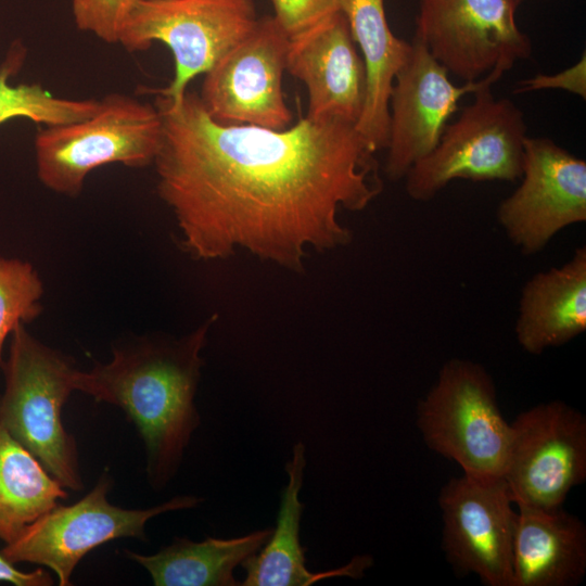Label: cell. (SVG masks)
<instances>
[{
	"label": "cell",
	"instance_id": "cell-1",
	"mask_svg": "<svg viewBox=\"0 0 586 586\" xmlns=\"http://www.w3.org/2000/svg\"><path fill=\"white\" fill-rule=\"evenodd\" d=\"M160 198L196 259L238 250L300 269L308 250L351 241L340 209L366 208L382 191L374 153L355 125L300 118L281 130L222 125L199 94L156 95Z\"/></svg>",
	"mask_w": 586,
	"mask_h": 586
},
{
	"label": "cell",
	"instance_id": "cell-2",
	"mask_svg": "<svg viewBox=\"0 0 586 586\" xmlns=\"http://www.w3.org/2000/svg\"><path fill=\"white\" fill-rule=\"evenodd\" d=\"M211 318L181 339L140 336L113 347L105 364L76 370L75 391L122 409L144 446L148 481L164 488L200 425L194 398Z\"/></svg>",
	"mask_w": 586,
	"mask_h": 586
},
{
	"label": "cell",
	"instance_id": "cell-3",
	"mask_svg": "<svg viewBox=\"0 0 586 586\" xmlns=\"http://www.w3.org/2000/svg\"><path fill=\"white\" fill-rule=\"evenodd\" d=\"M20 324L10 336L0 366L4 388L0 422L65 488L84 487L74 436L62 422V408L75 391L73 360Z\"/></svg>",
	"mask_w": 586,
	"mask_h": 586
},
{
	"label": "cell",
	"instance_id": "cell-4",
	"mask_svg": "<svg viewBox=\"0 0 586 586\" xmlns=\"http://www.w3.org/2000/svg\"><path fill=\"white\" fill-rule=\"evenodd\" d=\"M162 141V118L154 104L124 93L99 100L90 116L41 127L34 142L37 176L49 190L77 196L94 169L154 163Z\"/></svg>",
	"mask_w": 586,
	"mask_h": 586
},
{
	"label": "cell",
	"instance_id": "cell-5",
	"mask_svg": "<svg viewBox=\"0 0 586 586\" xmlns=\"http://www.w3.org/2000/svg\"><path fill=\"white\" fill-rule=\"evenodd\" d=\"M416 424L424 444L463 473L499 477L510 422L499 409L492 375L479 362L453 358L418 403Z\"/></svg>",
	"mask_w": 586,
	"mask_h": 586
},
{
	"label": "cell",
	"instance_id": "cell-6",
	"mask_svg": "<svg viewBox=\"0 0 586 586\" xmlns=\"http://www.w3.org/2000/svg\"><path fill=\"white\" fill-rule=\"evenodd\" d=\"M446 125L436 146L405 176L415 201H429L456 179L515 181L521 178L527 126L523 112L491 87Z\"/></svg>",
	"mask_w": 586,
	"mask_h": 586
},
{
	"label": "cell",
	"instance_id": "cell-7",
	"mask_svg": "<svg viewBox=\"0 0 586 586\" xmlns=\"http://www.w3.org/2000/svg\"><path fill=\"white\" fill-rule=\"evenodd\" d=\"M257 20L253 0H141L118 43L129 52L164 43L173 54L174 76L168 86L149 92L178 100L190 81L239 43Z\"/></svg>",
	"mask_w": 586,
	"mask_h": 586
},
{
	"label": "cell",
	"instance_id": "cell-8",
	"mask_svg": "<svg viewBox=\"0 0 586 586\" xmlns=\"http://www.w3.org/2000/svg\"><path fill=\"white\" fill-rule=\"evenodd\" d=\"M111 487L110 475L103 473L81 499L67 506L58 504L27 525L13 542L4 544L2 555L14 564L49 568L60 586H68L75 568L92 549L119 538L145 539L150 519L202 501L184 495L148 509H125L109 501Z\"/></svg>",
	"mask_w": 586,
	"mask_h": 586
},
{
	"label": "cell",
	"instance_id": "cell-9",
	"mask_svg": "<svg viewBox=\"0 0 586 586\" xmlns=\"http://www.w3.org/2000/svg\"><path fill=\"white\" fill-rule=\"evenodd\" d=\"M517 0H420L417 38L449 74L464 82L497 81L531 56L518 26Z\"/></svg>",
	"mask_w": 586,
	"mask_h": 586
},
{
	"label": "cell",
	"instance_id": "cell-10",
	"mask_svg": "<svg viewBox=\"0 0 586 586\" xmlns=\"http://www.w3.org/2000/svg\"><path fill=\"white\" fill-rule=\"evenodd\" d=\"M501 477L514 505L563 506L586 480V417L558 399L520 412L510 422Z\"/></svg>",
	"mask_w": 586,
	"mask_h": 586
},
{
	"label": "cell",
	"instance_id": "cell-11",
	"mask_svg": "<svg viewBox=\"0 0 586 586\" xmlns=\"http://www.w3.org/2000/svg\"><path fill=\"white\" fill-rule=\"evenodd\" d=\"M437 504L442 550L453 570L474 574L485 586H511L517 511L504 479L450 477Z\"/></svg>",
	"mask_w": 586,
	"mask_h": 586
},
{
	"label": "cell",
	"instance_id": "cell-12",
	"mask_svg": "<svg viewBox=\"0 0 586 586\" xmlns=\"http://www.w3.org/2000/svg\"><path fill=\"white\" fill-rule=\"evenodd\" d=\"M289 39L272 15L253 29L204 75L200 100L215 122L281 130L291 126L282 76Z\"/></svg>",
	"mask_w": 586,
	"mask_h": 586
},
{
	"label": "cell",
	"instance_id": "cell-13",
	"mask_svg": "<svg viewBox=\"0 0 586 586\" xmlns=\"http://www.w3.org/2000/svg\"><path fill=\"white\" fill-rule=\"evenodd\" d=\"M519 188L504 199L498 221L526 255L563 228L586 221V162L549 138L526 137Z\"/></svg>",
	"mask_w": 586,
	"mask_h": 586
},
{
	"label": "cell",
	"instance_id": "cell-14",
	"mask_svg": "<svg viewBox=\"0 0 586 586\" xmlns=\"http://www.w3.org/2000/svg\"><path fill=\"white\" fill-rule=\"evenodd\" d=\"M410 53L397 72L388 100L385 174L405 178L409 169L438 143L459 100L495 81L455 85L447 69L413 37Z\"/></svg>",
	"mask_w": 586,
	"mask_h": 586
},
{
	"label": "cell",
	"instance_id": "cell-15",
	"mask_svg": "<svg viewBox=\"0 0 586 586\" xmlns=\"http://www.w3.org/2000/svg\"><path fill=\"white\" fill-rule=\"evenodd\" d=\"M285 69L307 89L305 117L356 126L365 106L367 78L342 11L289 42Z\"/></svg>",
	"mask_w": 586,
	"mask_h": 586
},
{
	"label": "cell",
	"instance_id": "cell-16",
	"mask_svg": "<svg viewBox=\"0 0 586 586\" xmlns=\"http://www.w3.org/2000/svg\"><path fill=\"white\" fill-rule=\"evenodd\" d=\"M511 586H575L586 575V526L563 506L517 504Z\"/></svg>",
	"mask_w": 586,
	"mask_h": 586
},
{
	"label": "cell",
	"instance_id": "cell-17",
	"mask_svg": "<svg viewBox=\"0 0 586 586\" xmlns=\"http://www.w3.org/2000/svg\"><path fill=\"white\" fill-rule=\"evenodd\" d=\"M586 330V249L559 267L535 273L524 284L515 337L526 353L540 355Z\"/></svg>",
	"mask_w": 586,
	"mask_h": 586
},
{
	"label": "cell",
	"instance_id": "cell-18",
	"mask_svg": "<svg viewBox=\"0 0 586 586\" xmlns=\"http://www.w3.org/2000/svg\"><path fill=\"white\" fill-rule=\"evenodd\" d=\"M305 468V446L296 443L285 463L288 483L281 495L276 526L266 544L241 564L245 571L242 586H310L332 577L360 578L372 565V557L362 555L334 570L319 573L307 570L305 548L300 538L304 509L300 492Z\"/></svg>",
	"mask_w": 586,
	"mask_h": 586
},
{
	"label": "cell",
	"instance_id": "cell-19",
	"mask_svg": "<svg viewBox=\"0 0 586 586\" xmlns=\"http://www.w3.org/2000/svg\"><path fill=\"white\" fill-rule=\"evenodd\" d=\"M341 11L361 52L367 78L365 106L355 127L367 145L377 152L387 143L390 94L411 43L392 33L384 0H341Z\"/></svg>",
	"mask_w": 586,
	"mask_h": 586
},
{
	"label": "cell",
	"instance_id": "cell-20",
	"mask_svg": "<svg viewBox=\"0 0 586 586\" xmlns=\"http://www.w3.org/2000/svg\"><path fill=\"white\" fill-rule=\"evenodd\" d=\"M271 533L267 527L233 538L193 542L176 537L153 555L124 553L144 568L156 586H237L241 582L234 577V569L255 555Z\"/></svg>",
	"mask_w": 586,
	"mask_h": 586
},
{
	"label": "cell",
	"instance_id": "cell-21",
	"mask_svg": "<svg viewBox=\"0 0 586 586\" xmlns=\"http://www.w3.org/2000/svg\"><path fill=\"white\" fill-rule=\"evenodd\" d=\"M65 487L0 422V540L21 532L60 500Z\"/></svg>",
	"mask_w": 586,
	"mask_h": 586
},
{
	"label": "cell",
	"instance_id": "cell-22",
	"mask_svg": "<svg viewBox=\"0 0 586 586\" xmlns=\"http://www.w3.org/2000/svg\"><path fill=\"white\" fill-rule=\"evenodd\" d=\"M24 58L25 49L13 47L0 67V126L14 118L54 126L81 120L95 112L97 99L60 98L39 84L9 82L21 68Z\"/></svg>",
	"mask_w": 586,
	"mask_h": 586
},
{
	"label": "cell",
	"instance_id": "cell-23",
	"mask_svg": "<svg viewBox=\"0 0 586 586\" xmlns=\"http://www.w3.org/2000/svg\"><path fill=\"white\" fill-rule=\"evenodd\" d=\"M42 295L43 283L29 262L0 254V366L7 339L41 314Z\"/></svg>",
	"mask_w": 586,
	"mask_h": 586
},
{
	"label": "cell",
	"instance_id": "cell-24",
	"mask_svg": "<svg viewBox=\"0 0 586 586\" xmlns=\"http://www.w3.org/2000/svg\"><path fill=\"white\" fill-rule=\"evenodd\" d=\"M141 0H71L76 27L106 43H118L122 31Z\"/></svg>",
	"mask_w": 586,
	"mask_h": 586
},
{
	"label": "cell",
	"instance_id": "cell-25",
	"mask_svg": "<svg viewBox=\"0 0 586 586\" xmlns=\"http://www.w3.org/2000/svg\"><path fill=\"white\" fill-rule=\"evenodd\" d=\"M272 17L293 41L341 11V0H271Z\"/></svg>",
	"mask_w": 586,
	"mask_h": 586
},
{
	"label": "cell",
	"instance_id": "cell-26",
	"mask_svg": "<svg viewBox=\"0 0 586 586\" xmlns=\"http://www.w3.org/2000/svg\"><path fill=\"white\" fill-rule=\"evenodd\" d=\"M515 92H530L542 89H562L586 99V58H582L573 66L553 74H537L532 78L519 81Z\"/></svg>",
	"mask_w": 586,
	"mask_h": 586
},
{
	"label": "cell",
	"instance_id": "cell-27",
	"mask_svg": "<svg viewBox=\"0 0 586 586\" xmlns=\"http://www.w3.org/2000/svg\"><path fill=\"white\" fill-rule=\"evenodd\" d=\"M53 582L52 575L42 568L30 572L18 570L0 550V583L14 586H50Z\"/></svg>",
	"mask_w": 586,
	"mask_h": 586
},
{
	"label": "cell",
	"instance_id": "cell-28",
	"mask_svg": "<svg viewBox=\"0 0 586 586\" xmlns=\"http://www.w3.org/2000/svg\"><path fill=\"white\" fill-rule=\"evenodd\" d=\"M520 4L523 2V1H526V0H517Z\"/></svg>",
	"mask_w": 586,
	"mask_h": 586
}]
</instances>
